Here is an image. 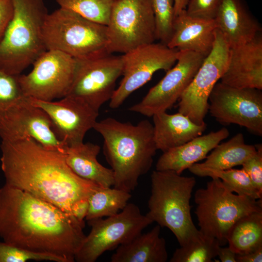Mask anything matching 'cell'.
Listing matches in <instances>:
<instances>
[{
  "mask_svg": "<svg viewBox=\"0 0 262 262\" xmlns=\"http://www.w3.org/2000/svg\"><path fill=\"white\" fill-rule=\"evenodd\" d=\"M84 228L49 202L6 184L0 188V238L9 245L74 262Z\"/></svg>",
  "mask_w": 262,
  "mask_h": 262,
  "instance_id": "1",
  "label": "cell"
},
{
  "mask_svg": "<svg viewBox=\"0 0 262 262\" xmlns=\"http://www.w3.org/2000/svg\"><path fill=\"white\" fill-rule=\"evenodd\" d=\"M0 147L5 184L71 215L78 203L89 199L100 187L75 174L62 153L46 149L31 138L1 140Z\"/></svg>",
  "mask_w": 262,
  "mask_h": 262,
  "instance_id": "2",
  "label": "cell"
},
{
  "mask_svg": "<svg viewBox=\"0 0 262 262\" xmlns=\"http://www.w3.org/2000/svg\"><path fill=\"white\" fill-rule=\"evenodd\" d=\"M93 129L102 136L103 152L114 176V187L134 190L141 176L151 168L158 150L153 124L142 120L133 125L112 117L97 121Z\"/></svg>",
  "mask_w": 262,
  "mask_h": 262,
  "instance_id": "3",
  "label": "cell"
},
{
  "mask_svg": "<svg viewBox=\"0 0 262 262\" xmlns=\"http://www.w3.org/2000/svg\"><path fill=\"white\" fill-rule=\"evenodd\" d=\"M196 183L194 177L171 170H155L151 175L149 211L146 215L152 222L170 230L180 246L205 238L191 214L190 199Z\"/></svg>",
  "mask_w": 262,
  "mask_h": 262,
  "instance_id": "4",
  "label": "cell"
},
{
  "mask_svg": "<svg viewBox=\"0 0 262 262\" xmlns=\"http://www.w3.org/2000/svg\"><path fill=\"white\" fill-rule=\"evenodd\" d=\"M14 14L0 41V70L18 76L44 53L43 0H13Z\"/></svg>",
  "mask_w": 262,
  "mask_h": 262,
  "instance_id": "5",
  "label": "cell"
},
{
  "mask_svg": "<svg viewBox=\"0 0 262 262\" xmlns=\"http://www.w3.org/2000/svg\"><path fill=\"white\" fill-rule=\"evenodd\" d=\"M204 188L197 189L194 200L199 231L216 239L220 246L227 243L228 233L243 216L262 211V199L234 194L218 178H212Z\"/></svg>",
  "mask_w": 262,
  "mask_h": 262,
  "instance_id": "6",
  "label": "cell"
},
{
  "mask_svg": "<svg viewBox=\"0 0 262 262\" xmlns=\"http://www.w3.org/2000/svg\"><path fill=\"white\" fill-rule=\"evenodd\" d=\"M43 38L47 50H57L74 59L107 51L108 44L106 25L60 7L47 16Z\"/></svg>",
  "mask_w": 262,
  "mask_h": 262,
  "instance_id": "7",
  "label": "cell"
},
{
  "mask_svg": "<svg viewBox=\"0 0 262 262\" xmlns=\"http://www.w3.org/2000/svg\"><path fill=\"white\" fill-rule=\"evenodd\" d=\"M108 53H125L154 42L155 23L150 0H115L107 25Z\"/></svg>",
  "mask_w": 262,
  "mask_h": 262,
  "instance_id": "8",
  "label": "cell"
},
{
  "mask_svg": "<svg viewBox=\"0 0 262 262\" xmlns=\"http://www.w3.org/2000/svg\"><path fill=\"white\" fill-rule=\"evenodd\" d=\"M91 227L75 255V261L94 262L106 251L128 243L153 223L134 203L117 214L87 221Z\"/></svg>",
  "mask_w": 262,
  "mask_h": 262,
  "instance_id": "9",
  "label": "cell"
},
{
  "mask_svg": "<svg viewBox=\"0 0 262 262\" xmlns=\"http://www.w3.org/2000/svg\"><path fill=\"white\" fill-rule=\"evenodd\" d=\"M75 59L74 78L66 96L78 98L99 112L100 107L110 101L116 82L122 75V56L105 51Z\"/></svg>",
  "mask_w": 262,
  "mask_h": 262,
  "instance_id": "10",
  "label": "cell"
},
{
  "mask_svg": "<svg viewBox=\"0 0 262 262\" xmlns=\"http://www.w3.org/2000/svg\"><path fill=\"white\" fill-rule=\"evenodd\" d=\"M33 65L30 73L17 76L25 96L42 101H51L67 95L75 73L74 58L62 51L49 49Z\"/></svg>",
  "mask_w": 262,
  "mask_h": 262,
  "instance_id": "11",
  "label": "cell"
},
{
  "mask_svg": "<svg viewBox=\"0 0 262 262\" xmlns=\"http://www.w3.org/2000/svg\"><path fill=\"white\" fill-rule=\"evenodd\" d=\"M208 112L222 125L237 124L262 136V92L217 82L208 99Z\"/></svg>",
  "mask_w": 262,
  "mask_h": 262,
  "instance_id": "12",
  "label": "cell"
},
{
  "mask_svg": "<svg viewBox=\"0 0 262 262\" xmlns=\"http://www.w3.org/2000/svg\"><path fill=\"white\" fill-rule=\"evenodd\" d=\"M229 47L216 29L212 51L205 58L192 82L181 95L178 112L196 124H205L208 99L215 84L224 73L228 63Z\"/></svg>",
  "mask_w": 262,
  "mask_h": 262,
  "instance_id": "13",
  "label": "cell"
},
{
  "mask_svg": "<svg viewBox=\"0 0 262 262\" xmlns=\"http://www.w3.org/2000/svg\"><path fill=\"white\" fill-rule=\"evenodd\" d=\"M178 51L161 43L147 44L121 55L123 78L110 100L116 109L134 91L145 84L157 71H167L177 62Z\"/></svg>",
  "mask_w": 262,
  "mask_h": 262,
  "instance_id": "14",
  "label": "cell"
},
{
  "mask_svg": "<svg viewBox=\"0 0 262 262\" xmlns=\"http://www.w3.org/2000/svg\"><path fill=\"white\" fill-rule=\"evenodd\" d=\"M205 58L194 51L179 50L175 66L166 71L164 78L129 110L152 117L171 109L189 86Z\"/></svg>",
  "mask_w": 262,
  "mask_h": 262,
  "instance_id": "15",
  "label": "cell"
},
{
  "mask_svg": "<svg viewBox=\"0 0 262 262\" xmlns=\"http://www.w3.org/2000/svg\"><path fill=\"white\" fill-rule=\"evenodd\" d=\"M31 138L46 149L62 153L66 146L54 133L46 112L24 97L6 112L0 123L1 140Z\"/></svg>",
  "mask_w": 262,
  "mask_h": 262,
  "instance_id": "16",
  "label": "cell"
},
{
  "mask_svg": "<svg viewBox=\"0 0 262 262\" xmlns=\"http://www.w3.org/2000/svg\"><path fill=\"white\" fill-rule=\"evenodd\" d=\"M30 99L46 112L54 133L66 146L83 142L97 121L98 112L78 98L66 96L56 101Z\"/></svg>",
  "mask_w": 262,
  "mask_h": 262,
  "instance_id": "17",
  "label": "cell"
},
{
  "mask_svg": "<svg viewBox=\"0 0 262 262\" xmlns=\"http://www.w3.org/2000/svg\"><path fill=\"white\" fill-rule=\"evenodd\" d=\"M220 82L237 88L262 89V34L229 48L228 63Z\"/></svg>",
  "mask_w": 262,
  "mask_h": 262,
  "instance_id": "18",
  "label": "cell"
},
{
  "mask_svg": "<svg viewBox=\"0 0 262 262\" xmlns=\"http://www.w3.org/2000/svg\"><path fill=\"white\" fill-rule=\"evenodd\" d=\"M216 29L214 19L191 16L185 9L175 17L167 46L178 50L194 51L206 57L212 50Z\"/></svg>",
  "mask_w": 262,
  "mask_h": 262,
  "instance_id": "19",
  "label": "cell"
},
{
  "mask_svg": "<svg viewBox=\"0 0 262 262\" xmlns=\"http://www.w3.org/2000/svg\"><path fill=\"white\" fill-rule=\"evenodd\" d=\"M214 20L229 48L245 44L262 32L243 0H222Z\"/></svg>",
  "mask_w": 262,
  "mask_h": 262,
  "instance_id": "20",
  "label": "cell"
},
{
  "mask_svg": "<svg viewBox=\"0 0 262 262\" xmlns=\"http://www.w3.org/2000/svg\"><path fill=\"white\" fill-rule=\"evenodd\" d=\"M229 135L226 128L198 136L185 144L163 152L156 170H171L181 174L194 164L206 158L208 153Z\"/></svg>",
  "mask_w": 262,
  "mask_h": 262,
  "instance_id": "21",
  "label": "cell"
},
{
  "mask_svg": "<svg viewBox=\"0 0 262 262\" xmlns=\"http://www.w3.org/2000/svg\"><path fill=\"white\" fill-rule=\"evenodd\" d=\"M152 117L155 144L157 149L163 152L202 135L207 128L206 123L196 124L179 112L174 114L161 112Z\"/></svg>",
  "mask_w": 262,
  "mask_h": 262,
  "instance_id": "22",
  "label": "cell"
},
{
  "mask_svg": "<svg viewBox=\"0 0 262 262\" xmlns=\"http://www.w3.org/2000/svg\"><path fill=\"white\" fill-rule=\"evenodd\" d=\"M100 150L98 145L83 142L66 146L62 153L69 167L77 176L101 187H111L114 184V173L98 161Z\"/></svg>",
  "mask_w": 262,
  "mask_h": 262,
  "instance_id": "23",
  "label": "cell"
},
{
  "mask_svg": "<svg viewBox=\"0 0 262 262\" xmlns=\"http://www.w3.org/2000/svg\"><path fill=\"white\" fill-rule=\"evenodd\" d=\"M256 151L255 145L245 143L244 135L238 133L229 140L219 143L202 163H196L188 169L194 175L203 177L209 171L224 170L242 164Z\"/></svg>",
  "mask_w": 262,
  "mask_h": 262,
  "instance_id": "24",
  "label": "cell"
},
{
  "mask_svg": "<svg viewBox=\"0 0 262 262\" xmlns=\"http://www.w3.org/2000/svg\"><path fill=\"white\" fill-rule=\"evenodd\" d=\"M158 225L142 232L127 243L118 246L111 257L112 262H165L168 254L165 239L160 236Z\"/></svg>",
  "mask_w": 262,
  "mask_h": 262,
  "instance_id": "25",
  "label": "cell"
},
{
  "mask_svg": "<svg viewBox=\"0 0 262 262\" xmlns=\"http://www.w3.org/2000/svg\"><path fill=\"white\" fill-rule=\"evenodd\" d=\"M227 243L237 254L262 246V211L252 213L237 221L228 233Z\"/></svg>",
  "mask_w": 262,
  "mask_h": 262,
  "instance_id": "26",
  "label": "cell"
},
{
  "mask_svg": "<svg viewBox=\"0 0 262 262\" xmlns=\"http://www.w3.org/2000/svg\"><path fill=\"white\" fill-rule=\"evenodd\" d=\"M130 192L114 187H99L90 196L87 221L115 215L128 203Z\"/></svg>",
  "mask_w": 262,
  "mask_h": 262,
  "instance_id": "27",
  "label": "cell"
},
{
  "mask_svg": "<svg viewBox=\"0 0 262 262\" xmlns=\"http://www.w3.org/2000/svg\"><path fill=\"white\" fill-rule=\"evenodd\" d=\"M60 7L92 21L107 25L115 0H55Z\"/></svg>",
  "mask_w": 262,
  "mask_h": 262,
  "instance_id": "28",
  "label": "cell"
},
{
  "mask_svg": "<svg viewBox=\"0 0 262 262\" xmlns=\"http://www.w3.org/2000/svg\"><path fill=\"white\" fill-rule=\"evenodd\" d=\"M220 246L218 241L205 236L204 240L189 243L177 248L170 262H211L217 256Z\"/></svg>",
  "mask_w": 262,
  "mask_h": 262,
  "instance_id": "29",
  "label": "cell"
},
{
  "mask_svg": "<svg viewBox=\"0 0 262 262\" xmlns=\"http://www.w3.org/2000/svg\"><path fill=\"white\" fill-rule=\"evenodd\" d=\"M207 176L219 178L224 186L231 192L255 199H262V194L255 187L249 177L243 168L209 171L203 175V177Z\"/></svg>",
  "mask_w": 262,
  "mask_h": 262,
  "instance_id": "30",
  "label": "cell"
},
{
  "mask_svg": "<svg viewBox=\"0 0 262 262\" xmlns=\"http://www.w3.org/2000/svg\"><path fill=\"white\" fill-rule=\"evenodd\" d=\"M155 23L156 39L167 45L175 18L174 0H150Z\"/></svg>",
  "mask_w": 262,
  "mask_h": 262,
  "instance_id": "31",
  "label": "cell"
},
{
  "mask_svg": "<svg viewBox=\"0 0 262 262\" xmlns=\"http://www.w3.org/2000/svg\"><path fill=\"white\" fill-rule=\"evenodd\" d=\"M24 97L17 76L0 70V123L8 109Z\"/></svg>",
  "mask_w": 262,
  "mask_h": 262,
  "instance_id": "32",
  "label": "cell"
},
{
  "mask_svg": "<svg viewBox=\"0 0 262 262\" xmlns=\"http://www.w3.org/2000/svg\"><path fill=\"white\" fill-rule=\"evenodd\" d=\"M29 260L65 262L55 255L35 252L0 242V262H25Z\"/></svg>",
  "mask_w": 262,
  "mask_h": 262,
  "instance_id": "33",
  "label": "cell"
},
{
  "mask_svg": "<svg viewBox=\"0 0 262 262\" xmlns=\"http://www.w3.org/2000/svg\"><path fill=\"white\" fill-rule=\"evenodd\" d=\"M222 0H189L185 9L191 16L214 19Z\"/></svg>",
  "mask_w": 262,
  "mask_h": 262,
  "instance_id": "34",
  "label": "cell"
},
{
  "mask_svg": "<svg viewBox=\"0 0 262 262\" xmlns=\"http://www.w3.org/2000/svg\"><path fill=\"white\" fill-rule=\"evenodd\" d=\"M256 152L242 164L255 187L262 194V145L257 144Z\"/></svg>",
  "mask_w": 262,
  "mask_h": 262,
  "instance_id": "35",
  "label": "cell"
},
{
  "mask_svg": "<svg viewBox=\"0 0 262 262\" xmlns=\"http://www.w3.org/2000/svg\"><path fill=\"white\" fill-rule=\"evenodd\" d=\"M14 14L13 0H0V41L12 20Z\"/></svg>",
  "mask_w": 262,
  "mask_h": 262,
  "instance_id": "36",
  "label": "cell"
},
{
  "mask_svg": "<svg viewBox=\"0 0 262 262\" xmlns=\"http://www.w3.org/2000/svg\"><path fill=\"white\" fill-rule=\"evenodd\" d=\"M236 262H262V246L244 254H236Z\"/></svg>",
  "mask_w": 262,
  "mask_h": 262,
  "instance_id": "37",
  "label": "cell"
},
{
  "mask_svg": "<svg viewBox=\"0 0 262 262\" xmlns=\"http://www.w3.org/2000/svg\"><path fill=\"white\" fill-rule=\"evenodd\" d=\"M89 207L88 199L81 201L74 207L72 215L84 227V219L86 216Z\"/></svg>",
  "mask_w": 262,
  "mask_h": 262,
  "instance_id": "38",
  "label": "cell"
},
{
  "mask_svg": "<svg viewBox=\"0 0 262 262\" xmlns=\"http://www.w3.org/2000/svg\"><path fill=\"white\" fill-rule=\"evenodd\" d=\"M236 254L229 246L218 249L217 256L222 262H236Z\"/></svg>",
  "mask_w": 262,
  "mask_h": 262,
  "instance_id": "39",
  "label": "cell"
},
{
  "mask_svg": "<svg viewBox=\"0 0 262 262\" xmlns=\"http://www.w3.org/2000/svg\"><path fill=\"white\" fill-rule=\"evenodd\" d=\"M189 0H174L175 16L185 10Z\"/></svg>",
  "mask_w": 262,
  "mask_h": 262,
  "instance_id": "40",
  "label": "cell"
}]
</instances>
